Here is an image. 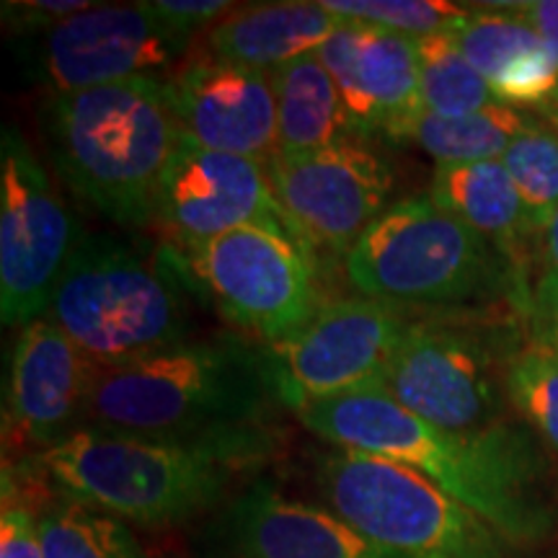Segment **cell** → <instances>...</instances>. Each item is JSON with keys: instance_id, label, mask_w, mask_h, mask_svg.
Segmentation results:
<instances>
[{"instance_id": "d6986e66", "label": "cell", "mask_w": 558, "mask_h": 558, "mask_svg": "<svg viewBox=\"0 0 558 558\" xmlns=\"http://www.w3.org/2000/svg\"><path fill=\"white\" fill-rule=\"evenodd\" d=\"M471 11L452 32L460 52L501 104L546 107L558 99V62L546 39L514 5Z\"/></svg>"}, {"instance_id": "5b68a950", "label": "cell", "mask_w": 558, "mask_h": 558, "mask_svg": "<svg viewBox=\"0 0 558 558\" xmlns=\"http://www.w3.org/2000/svg\"><path fill=\"white\" fill-rule=\"evenodd\" d=\"M186 259L114 235H83L62 269L47 318L96 367L184 344L192 331Z\"/></svg>"}, {"instance_id": "e0dca14e", "label": "cell", "mask_w": 558, "mask_h": 558, "mask_svg": "<svg viewBox=\"0 0 558 558\" xmlns=\"http://www.w3.org/2000/svg\"><path fill=\"white\" fill-rule=\"evenodd\" d=\"M96 365L50 318L24 326L13 347L9 414L26 442L54 448L83 422Z\"/></svg>"}, {"instance_id": "4316f807", "label": "cell", "mask_w": 558, "mask_h": 558, "mask_svg": "<svg viewBox=\"0 0 558 558\" xmlns=\"http://www.w3.org/2000/svg\"><path fill=\"white\" fill-rule=\"evenodd\" d=\"M324 5L344 21L380 26L411 39L452 34L471 13L445 0H324Z\"/></svg>"}, {"instance_id": "6da1fadb", "label": "cell", "mask_w": 558, "mask_h": 558, "mask_svg": "<svg viewBox=\"0 0 558 558\" xmlns=\"http://www.w3.org/2000/svg\"><path fill=\"white\" fill-rule=\"evenodd\" d=\"M295 414L339 450L367 452L418 471L507 541L530 543L550 533L548 509L530 494L527 445L512 429L452 435L411 414L380 386L311 401Z\"/></svg>"}, {"instance_id": "7c38bea8", "label": "cell", "mask_w": 558, "mask_h": 558, "mask_svg": "<svg viewBox=\"0 0 558 558\" xmlns=\"http://www.w3.org/2000/svg\"><path fill=\"white\" fill-rule=\"evenodd\" d=\"M37 37L34 73L52 96L160 78L192 41L169 29L148 3H94Z\"/></svg>"}, {"instance_id": "30bf717a", "label": "cell", "mask_w": 558, "mask_h": 558, "mask_svg": "<svg viewBox=\"0 0 558 558\" xmlns=\"http://www.w3.org/2000/svg\"><path fill=\"white\" fill-rule=\"evenodd\" d=\"M407 329L393 305L378 300L324 303L303 329L264 349L275 396L298 411L311 401L375 386Z\"/></svg>"}, {"instance_id": "d4e9b609", "label": "cell", "mask_w": 558, "mask_h": 558, "mask_svg": "<svg viewBox=\"0 0 558 558\" xmlns=\"http://www.w3.org/2000/svg\"><path fill=\"white\" fill-rule=\"evenodd\" d=\"M45 558H145L122 520L65 499L39 518Z\"/></svg>"}, {"instance_id": "5bb4252c", "label": "cell", "mask_w": 558, "mask_h": 558, "mask_svg": "<svg viewBox=\"0 0 558 558\" xmlns=\"http://www.w3.org/2000/svg\"><path fill=\"white\" fill-rule=\"evenodd\" d=\"M256 222L284 228L300 239L279 205L267 166L205 150L181 137L160 181L156 226L190 254L230 230Z\"/></svg>"}, {"instance_id": "4dcf8cb0", "label": "cell", "mask_w": 558, "mask_h": 558, "mask_svg": "<svg viewBox=\"0 0 558 558\" xmlns=\"http://www.w3.org/2000/svg\"><path fill=\"white\" fill-rule=\"evenodd\" d=\"M94 3L83 0H26V3H3V19L11 21V26L21 34H41L60 21H65L75 13L90 9Z\"/></svg>"}, {"instance_id": "d6a6232c", "label": "cell", "mask_w": 558, "mask_h": 558, "mask_svg": "<svg viewBox=\"0 0 558 558\" xmlns=\"http://www.w3.org/2000/svg\"><path fill=\"white\" fill-rule=\"evenodd\" d=\"M522 16H525L535 29L541 32V37L546 39L550 52L556 54L558 62V0H538V3H518L514 5Z\"/></svg>"}, {"instance_id": "7a4b0ae2", "label": "cell", "mask_w": 558, "mask_h": 558, "mask_svg": "<svg viewBox=\"0 0 558 558\" xmlns=\"http://www.w3.org/2000/svg\"><path fill=\"white\" fill-rule=\"evenodd\" d=\"M259 427L197 437H150L81 427L37 456L68 499L140 525H171L222 497L267 450Z\"/></svg>"}, {"instance_id": "f546056e", "label": "cell", "mask_w": 558, "mask_h": 558, "mask_svg": "<svg viewBox=\"0 0 558 558\" xmlns=\"http://www.w3.org/2000/svg\"><path fill=\"white\" fill-rule=\"evenodd\" d=\"M0 558H45L39 520L32 509L3 501L0 512Z\"/></svg>"}, {"instance_id": "f1b7e54d", "label": "cell", "mask_w": 558, "mask_h": 558, "mask_svg": "<svg viewBox=\"0 0 558 558\" xmlns=\"http://www.w3.org/2000/svg\"><path fill=\"white\" fill-rule=\"evenodd\" d=\"M148 9L169 29L181 34L184 39H192L202 26L218 24L235 5L226 3V0H153Z\"/></svg>"}, {"instance_id": "3957f363", "label": "cell", "mask_w": 558, "mask_h": 558, "mask_svg": "<svg viewBox=\"0 0 558 558\" xmlns=\"http://www.w3.org/2000/svg\"><path fill=\"white\" fill-rule=\"evenodd\" d=\"M41 122L60 177L81 199L122 228L156 222L160 181L181 143L169 81L54 94Z\"/></svg>"}, {"instance_id": "8fae6325", "label": "cell", "mask_w": 558, "mask_h": 558, "mask_svg": "<svg viewBox=\"0 0 558 558\" xmlns=\"http://www.w3.org/2000/svg\"><path fill=\"white\" fill-rule=\"evenodd\" d=\"M497 360L486 341L458 329L409 324L375 386L403 409L452 435L505 429Z\"/></svg>"}, {"instance_id": "2e32d148", "label": "cell", "mask_w": 558, "mask_h": 558, "mask_svg": "<svg viewBox=\"0 0 558 558\" xmlns=\"http://www.w3.org/2000/svg\"><path fill=\"white\" fill-rule=\"evenodd\" d=\"M316 54L337 81L360 137L407 140L409 128L422 114L414 39L344 21Z\"/></svg>"}, {"instance_id": "7402d4cb", "label": "cell", "mask_w": 558, "mask_h": 558, "mask_svg": "<svg viewBox=\"0 0 558 558\" xmlns=\"http://www.w3.org/2000/svg\"><path fill=\"white\" fill-rule=\"evenodd\" d=\"M277 101V156H303L360 137L337 81L316 52L271 70Z\"/></svg>"}, {"instance_id": "836d02e7", "label": "cell", "mask_w": 558, "mask_h": 558, "mask_svg": "<svg viewBox=\"0 0 558 558\" xmlns=\"http://www.w3.org/2000/svg\"><path fill=\"white\" fill-rule=\"evenodd\" d=\"M541 248H543V275L558 277V209L550 218L546 230L541 233Z\"/></svg>"}, {"instance_id": "603a6c76", "label": "cell", "mask_w": 558, "mask_h": 558, "mask_svg": "<svg viewBox=\"0 0 558 558\" xmlns=\"http://www.w3.org/2000/svg\"><path fill=\"white\" fill-rule=\"evenodd\" d=\"M533 114L509 104H497L465 117H435L422 111L407 140L437 160V166L499 160L512 140L527 128Z\"/></svg>"}, {"instance_id": "484cf974", "label": "cell", "mask_w": 558, "mask_h": 558, "mask_svg": "<svg viewBox=\"0 0 558 558\" xmlns=\"http://www.w3.org/2000/svg\"><path fill=\"white\" fill-rule=\"evenodd\" d=\"M501 163L518 190L530 226L546 230L558 209V128L533 117L512 140Z\"/></svg>"}, {"instance_id": "8992f818", "label": "cell", "mask_w": 558, "mask_h": 558, "mask_svg": "<svg viewBox=\"0 0 558 558\" xmlns=\"http://www.w3.org/2000/svg\"><path fill=\"white\" fill-rule=\"evenodd\" d=\"M349 282L386 305H452L494 292L512 267L432 194L390 205L344 254Z\"/></svg>"}, {"instance_id": "ba28073f", "label": "cell", "mask_w": 558, "mask_h": 558, "mask_svg": "<svg viewBox=\"0 0 558 558\" xmlns=\"http://www.w3.org/2000/svg\"><path fill=\"white\" fill-rule=\"evenodd\" d=\"M190 271L230 320L277 344L320 308L305 241L277 226H243L186 254Z\"/></svg>"}, {"instance_id": "4fadbf2b", "label": "cell", "mask_w": 558, "mask_h": 558, "mask_svg": "<svg viewBox=\"0 0 558 558\" xmlns=\"http://www.w3.org/2000/svg\"><path fill=\"white\" fill-rule=\"evenodd\" d=\"M275 194L305 243L347 251L386 213L393 169L365 137H347L267 166Z\"/></svg>"}, {"instance_id": "ffe728a7", "label": "cell", "mask_w": 558, "mask_h": 558, "mask_svg": "<svg viewBox=\"0 0 558 558\" xmlns=\"http://www.w3.org/2000/svg\"><path fill=\"white\" fill-rule=\"evenodd\" d=\"M344 19L324 3L239 5L207 29L205 54L215 60L271 70L320 50Z\"/></svg>"}, {"instance_id": "9a60e30c", "label": "cell", "mask_w": 558, "mask_h": 558, "mask_svg": "<svg viewBox=\"0 0 558 558\" xmlns=\"http://www.w3.org/2000/svg\"><path fill=\"white\" fill-rule=\"evenodd\" d=\"M169 88L184 140L264 166L277 158V101L267 70L202 52L177 70Z\"/></svg>"}, {"instance_id": "44dd1931", "label": "cell", "mask_w": 558, "mask_h": 558, "mask_svg": "<svg viewBox=\"0 0 558 558\" xmlns=\"http://www.w3.org/2000/svg\"><path fill=\"white\" fill-rule=\"evenodd\" d=\"M429 194L439 207L484 235L507 264L512 267L525 264L530 241L538 235V230L530 226L520 194L501 158L437 166Z\"/></svg>"}, {"instance_id": "52a82bcc", "label": "cell", "mask_w": 558, "mask_h": 558, "mask_svg": "<svg viewBox=\"0 0 558 558\" xmlns=\"http://www.w3.org/2000/svg\"><path fill=\"white\" fill-rule=\"evenodd\" d=\"M318 484L331 512L396 556L505 558V535L396 460L337 450L318 463Z\"/></svg>"}, {"instance_id": "9c48e42d", "label": "cell", "mask_w": 558, "mask_h": 558, "mask_svg": "<svg viewBox=\"0 0 558 558\" xmlns=\"http://www.w3.org/2000/svg\"><path fill=\"white\" fill-rule=\"evenodd\" d=\"M75 226L41 160L16 128L0 137V318L29 326L47 318L73 254Z\"/></svg>"}, {"instance_id": "1f68e13d", "label": "cell", "mask_w": 558, "mask_h": 558, "mask_svg": "<svg viewBox=\"0 0 558 558\" xmlns=\"http://www.w3.org/2000/svg\"><path fill=\"white\" fill-rule=\"evenodd\" d=\"M527 320L533 344L558 357V277L541 275L530 292Z\"/></svg>"}, {"instance_id": "cb8c5ba5", "label": "cell", "mask_w": 558, "mask_h": 558, "mask_svg": "<svg viewBox=\"0 0 558 558\" xmlns=\"http://www.w3.org/2000/svg\"><path fill=\"white\" fill-rule=\"evenodd\" d=\"M414 45L422 111L435 117H465L501 104L460 52L452 34H429L414 39Z\"/></svg>"}, {"instance_id": "277c9868", "label": "cell", "mask_w": 558, "mask_h": 558, "mask_svg": "<svg viewBox=\"0 0 558 558\" xmlns=\"http://www.w3.org/2000/svg\"><path fill=\"white\" fill-rule=\"evenodd\" d=\"M267 360L235 341H184L96 367L83 424L150 437L251 429L269 407Z\"/></svg>"}, {"instance_id": "83f0119b", "label": "cell", "mask_w": 558, "mask_h": 558, "mask_svg": "<svg viewBox=\"0 0 558 558\" xmlns=\"http://www.w3.org/2000/svg\"><path fill=\"white\" fill-rule=\"evenodd\" d=\"M505 388L512 407L558 452V357L530 344L509 357Z\"/></svg>"}, {"instance_id": "e575fe53", "label": "cell", "mask_w": 558, "mask_h": 558, "mask_svg": "<svg viewBox=\"0 0 558 558\" xmlns=\"http://www.w3.org/2000/svg\"><path fill=\"white\" fill-rule=\"evenodd\" d=\"M550 117H554V124L558 128V99L550 104Z\"/></svg>"}, {"instance_id": "ac0fdd59", "label": "cell", "mask_w": 558, "mask_h": 558, "mask_svg": "<svg viewBox=\"0 0 558 558\" xmlns=\"http://www.w3.org/2000/svg\"><path fill=\"white\" fill-rule=\"evenodd\" d=\"M243 558H403L375 546L331 509L256 486L230 509Z\"/></svg>"}]
</instances>
